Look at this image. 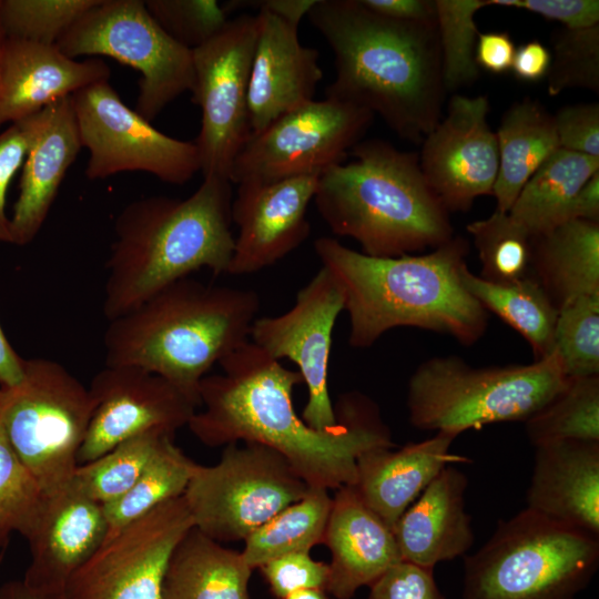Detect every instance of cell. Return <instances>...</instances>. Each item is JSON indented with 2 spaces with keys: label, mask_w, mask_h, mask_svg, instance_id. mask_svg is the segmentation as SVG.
Listing matches in <instances>:
<instances>
[{
  "label": "cell",
  "mask_w": 599,
  "mask_h": 599,
  "mask_svg": "<svg viewBox=\"0 0 599 599\" xmlns=\"http://www.w3.org/2000/svg\"><path fill=\"white\" fill-rule=\"evenodd\" d=\"M219 364L221 374L202 378V410L187 424L205 446L264 445L281 454L309 488L326 490L355 485L363 453L396 446L377 405L357 392L342 395L334 405L335 427H309L293 404V390L303 383L301 374L251 341Z\"/></svg>",
  "instance_id": "6da1fadb"
},
{
  "label": "cell",
  "mask_w": 599,
  "mask_h": 599,
  "mask_svg": "<svg viewBox=\"0 0 599 599\" xmlns=\"http://www.w3.org/2000/svg\"><path fill=\"white\" fill-rule=\"evenodd\" d=\"M307 17L333 54L326 98L378 114L422 144L441 119L446 89L436 21H400L361 0H317Z\"/></svg>",
  "instance_id": "7a4b0ae2"
},
{
  "label": "cell",
  "mask_w": 599,
  "mask_h": 599,
  "mask_svg": "<svg viewBox=\"0 0 599 599\" xmlns=\"http://www.w3.org/2000/svg\"><path fill=\"white\" fill-rule=\"evenodd\" d=\"M314 250L342 292L353 347H369L402 326L447 334L463 345L486 332L487 311L461 282L469 250L461 236L427 254L396 257L369 256L328 236Z\"/></svg>",
  "instance_id": "3957f363"
},
{
  "label": "cell",
  "mask_w": 599,
  "mask_h": 599,
  "mask_svg": "<svg viewBox=\"0 0 599 599\" xmlns=\"http://www.w3.org/2000/svg\"><path fill=\"white\" fill-rule=\"evenodd\" d=\"M231 184L207 176L185 199L145 196L120 211L105 261L102 311L108 321L200 268L226 274L235 240Z\"/></svg>",
  "instance_id": "277c9868"
},
{
  "label": "cell",
  "mask_w": 599,
  "mask_h": 599,
  "mask_svg": "<svg viewBox=\"0 0 599 599\" xmlns=\"http://www.w3.org/2000/svg\"><path fill=\"white\" fill-rule=\"evenodd\" d=\"M258 309L253 290L181 278L109 321L105 365L158 374L200 406L202 378L250 341Z\"/></svg>",
  "instance_id": "5b68a950"
},
{
  "label": "cell",
  "mask_w": 599,
  "mask_h": 599,
  "mask_svg": "<svg viewBox=\"0 0 599 599\" xmlns=\"http://www.w3.org/2000/svg\"><path fill=\"white\" fill-rule=\"evenodd\" d=\"M354 160L326 169L314 203L329 230L364 254L396 257L436 248L454 235L449 212L427 183L419 155L379 140L358 142Z\"/></svg>",
  "instance_id": "8992f818"
},
{
  "label": "cell",
  "mask_w": 599,
  "mask_h": 599,
  "mask_svg": "<svg viewBox=\"0 0 599 599\" xmlns=\"http://www.w3.org/2000/svg\"><path fill=\"white\" fill-rule=\"evenodd\" d=\"M598 565L599 536L526 508L465 558L463 599H576Z\"/></svg>",
  "instance_id": "52a82bcc"
},
{
  "label": "cell",
  "mask_w": 599,
  "mask_h": 599,
  "mask_svg": "<svg viewBox=\"0 0 599 599\" xmlns=\"http://www.w3.org/2000/svg\"><path fill=\"white\" fill-rule=\"evenodd\" d=\"M567 379L555 352L528 365L489 367H474L457 356L433 357L409 378V422L456 436L494 423L526 422Z\"/></svg>",
  "instance_id": "ba28073f"
},
{
  "label": "cell",
  "mask_w": 599,
  "mask_h": 599,
  "mask_svg": "<svg viewBox=\"0 0 599 599\" xmlns=\"http://www.w3.org/2000/svg\"><path fill=\"white\" fill-rule=\"evenodd\" d=\"M93 410L89 386L50 358H24L21 382L1 387V425L43 494L70 483Z\"/></svg>",
  "instance_id": "9c48e42d"
},
{
  "label": "cell",
  "mask_w": 599,
  "mask_h": 599,
  "mask_svg": "<svg viewBox=\"0 0 599 599\" xmlns=\"http://www.w3.org/2000/svg\"><path fill=\"white\" fill-rule=\"evenodd\" d=\"M55 45L72 59L108 57L139 71L134 110L149 122L194 87L192 50L172 39L142 0H99Z\"/></svg>",
  "instance_id": "30bf717a"
},
{
  "label": "cell",
  "mask_w": 599,
  "mask_h": 599,
  "mask_svg": "<svg viewBox=\"0 0 599 599\" xmlns=\"http://www.w3.org/2000/svg\"><path fill=\"white\" fill-rule=\"evenodd\" d=\"M309 487L274 449L226 445L220 460L197 464L183 494L194 528L220 542L244 541Z\"/></svg>",
  "instance_id": "8fae6325"
},
{
  "label": "cell",
  "mask_w": 599,
  "mask_h": 599,
  "mask_svg": "<svg viewBox=\"0 0 599 599\" xmlns=\"http://www.w3.org/2000/svg\"><path fill=\"white\" fill-rule=\"evenodd\" d=\"M82 148L89 151L84 174L103 180L143 172L163 183L183 185L201 171L193 141L166 135L129 108L109 80L71 95Z\"/></svg>",
  "instance_id": "7c38bea8"
},
{
  "label": "cell",
  "mask_w": 599,
  "mask_h": 599,
  "mask_svg": "<svg viewBox=\"0 0 599 599\" xmlns=\"http://www.w3.org/2000/svg\"><path fill=\"white\" fill-rule=\"evenodd\" d=\"M255 40V14H240L192 50V101L202 112L194 142L203 177L230 181L234 160L251 136L247 92Z\"/></svg>",
  "instance_id": "4fadbf2b"
},
{
  "label": "cell",
  "mask_w": 599,
  "mask_h": 599,
  "mask_svg": "<svg viewBox=\"0 0 599 599\" xmlns=\"http://www.w3.org/2000/svg\"><path fill=\"white\" fill-rule=\"evenodd\" d=\"M373 118L369 111L348 103L312 100L251 135L234 160L230 181L241 184L319 176L345 160Z\"/></svg>",
  "instance_id": "5bb4252c"
},
{
  "label": "cell",
  "mask_w": 599,
  "mask_h": 599,
  "mask_svg": "<svg viewBox=\"0 0 599 599\" xmlns=\"http://www.w3.org/2000/svg\"><path fill=\"white\" fill-rule=\"evenodd\" d=\"M193 527L183 496L158 506L108 535L70 577L64 599H162L171 557Z\"/></svg>",
  "instance_id": "9a60e30c"
},
{
  "label": "cell",
  "mask_w": 599,
  "mask_h": 599,
  "mask_svg": "<svg viewBox=\"0 0 599 599\" xmlns=\"http://www.w3.org/2000/svg\"><path fill=\"white\" fill-rule=\"evenodd\" d=\"M344 311L342 292L325 268L296 294L287 312L256 317L250 341L276 361L287 358L297 366L307 387L302 419L309 427L326 430L337 425L328 390V363L333 329Z\"/></svg>",
  "instance_id": "2e32d148"
},
{
  "label": "cell",
  "mask_w": 599,
  "mask_h": 599,
  "mask_svg": "<svg viewBox=\"0 0 599 599\" xmlns=\"http://www.w3.org/2000/svg\"><path fill=\"white\" fill-rule=\"evenodd\" d=\"M89 389L94 410L78 454L79 465L139 435L161 432L174 436L199 407L162 376L133 366L105 365Z\"/></svg>",
  "instance_id": "e0dca14e"
},
{
  "label": "cell",
  "mask_w": 599,
  "mask_h": 599,
  "mask_svg": "<svg viewBox=\"0 0 599 599\" xmlns=\"http://www.w3.org/2000/svg\"><path fill=\"white\" fill-rule=\"evenodd\" d=\"M488 113L486 95L455 94L422 142V172L448 212H466L478 196L493 195L499 151Z\"/></svg>",
  "instance_id": "ac0fdd59"
},
{
  "label": "cell",
  "mask_w": 599,
  "mask_h": 599,
  "mask_svg": "<svg viewBox=\"0 0 599 599\" xmlns=\"http://www.w3.org/2000/svg\"><path fill=\"white\" fill-rule=\"evenodd\" d=\"M318 176L237 184L231 219L238 227L226 271L231 275L256 273L297 248L309 235L306 217Z\"/></svg>",
  "instance_id": "d6986e66"
},
{
  "label": "cell",
  "mask_w": 599,
  "mask_h": 599,
  "mask_svg": "<svg viewBox=\"0 0 599 599\" xmlns=\"http://www.w3.org/2000/svg\"><path fill=\"white\" fill-rule=\"evenodd\" d=\"M103 505L70 480L43 494L37 516L24 535L30 562L23 581L35 589L64 595L70 577L108 536Z\"/></svg>",
  "instance_id": "ffe728a7"
},
{
  "label": "cell",
  "mask_w": 599,
  "mask_h": 599,
  "mask_svg": "<svg viewBox=\"0 0 599 599\" xmlns=\"http://www.w3.org/2000/svg\"><path fill=\"white\" fill-rule=\"evenodd\" d=\"M255 18L256 40L247 92L251 135L314 100L323 78L319 52L300 42V26L262 7Z\"/></svg>",
  "instance_id": "44dd1931"
},
{
  "label": "cell",
  "mask_w": 599,
  "mask_h": 599,
  "mask_svg": "<svg viewBox=\"0 0 599 599\" xmlns=\"http://www.w3.org/2000/svg\"><path fill=\"white\" fill-rule=\"evenodd\" d=\"M21 121L28 131L29 146L10 216L11 244L17 246L28 245L37 237L82 149L71 95Z\"/></svg>",
  "instance_id": "7402d4cb"
},
{
  "label": "cell",
  "mask_w": 599,
  "mask_h": 599,
  "mask_svg": "<svg viewBox=\"0 0 599 599\" xmlns=\"http://www.w3.org/2000/svg\"><path fill=\"white\" fill-rule=\"evenodd\" d=\"M110 77L101 58L72 59L57 45L7 37L0 53V128Z\"/></svg>",
  "instance_id": "603a6c76"
},
{
  "label": "cell",
  "mask_w": 599,
  "mask_h": 599,
  "mask_svg": "<svg viewBox=\"0 0 599 599\" xmlns=\"http://www.w3.org/2000/svg\"><path fill=\"white\" fill-rule=\"evenodd\" d=\"M323 544L332 556L327 591L337 599H351L403 560L393 529L354 486L341 487L332 498Z\"/></svg>",
  "instance_id": "cb8c5ba5"
},
{
  "label": "cell",
  "mask_w": 599,
  "mask_h": 599,
  "mask_svg": "<svg viewBox=\"0 0 599 599\" xmlns=\"http://www.w3.org/2000/svg\"><path fill=\"white\" fill-rule=\"evenodd\" d=\"M527 508L599 536V441L536 447Z\"/></svg>",
  "instance_id": "d4e9b609"
},
{
  "label": "cell",
  "mask_w": 599,
  "mask_h": 599,
  "mask_svg": "<svg viewBox=\"0 0 599 599\" xmlns=\"http://www.w3.org/2000/svg\"><path fill=\"white\" fill-rule=\"evenodd\" d=\"M457 436L438 432L397 450L378 447L357 458L354 485L365 505L394 529L403 512L448 465L469 463L449 451Z\"/></svg>",
  "instance_id": "484cf974"
},
{
  "label": "cell",
  "mask_w": 599,
  "mask_h": 599,
  "mask_svg": "<svg viewBox=\"0 0 599 599\" xmlns=\"http://www.w3.org/2000/svg\"><path fill=\"white\" fill-rule=\"evenodd\" d=\"M467 476L446 466L403 512L393 531L402 559L432 568L465 555L474 544L465 509Z\"/></svg>",
  "instance_id": "4316f807"
},
{
  "label": "cell",
  "mask_w": 599,
  "mask_h": 599,
  "mask_svg": "<svg viewBox=\"0 0 599 599\" xmlns=\"http://www.w3.org/2000/svg\"><path fill=\"white\" fill-rule=\"evenodd\" d=\"M531 275L557 308L599 293V222L569 220L531 237Z\"/></svg>",
  "instance_id": "83f0119b"
},
{
  "label": "cell",
  "mask_w": 599,
  "mask_h": 599,
  "mask_svg": "<svg viewBox=\"0 0 599 599\" xmlns=\"http://www.w3.org/2000/svg\"><path fill=\"white\" fill-rule=\"evenodd\" d=\"M252 570L241 551L193 527L171 557L162 599H250Z\"/></svg>",
  "instance_id": "f1b7e54d"
},
{
  "label": "cell",
  "mask_w": 599,
  "mask_h": 599,
  "mask_svg": "<svg viewBox=\"0 0 599 599\" xmlns=\"http://www.w3.org/2000/svg\"><path fill=\"white\" fill-rule=\"evenodd\" d=\"M495 133L499 169L493 195L496 211L508 213L524 185L560 146L552 114L530 98L514 102Z\"/></svg>",
  "instance_id": "f546056e"
},
{
  "label": "cell",
  "mask_w": 599,
  "mask_h": 599,
  "mask_svg": "<svg viewBox=\"0 0 599 599\" xmlns=\"http://www.w3.org/2000/svg\"><path fill=\"white\" fill-rule=\"evenodd\" d=\"M599 172V158L557 149L524 185L508 214L530 235L546 233L568 221L579 190Z\"/></svg>",
  "instance_id": "4dcf8cb0"
},
{
  "label": "cell",
  "mask_w": 599,
  "mask_h": 599,
  "mask_svg": "<svg viewBox=\"0 0 599 599\" xmlns=\"http://www.w3.org/2000/svg\"><path fill=\"white\" fill-rule=\"evenodd\" d=\"M460 277L466 290L518 332L530 345L535 361L554 353L558 308L530 274L508 283H495L473 274L465 265Z\"/></svg>",
  "instance_id": "1f68e13d"
},
{
  "label": "cell",
  "mask_w": 599,
  "mask_h": 599,
  "mask_svg": "<svg viewBox=\"0 0 599 599\" xmlns=\"http://www.w3.org/2000/svg\"><path fill=\"white\" fill-rule=\"evenodd\" d=\"M332 508L328 490L309 488L244 539L241 551L251 569L291 552H309L323 544Z\"/></svg>",
  "instance_id": "d6a6232c"
},
{
  "label": "cell",
  "mask_w": 599,
  "mask_h": 599,
  "mask_svg": "<svg viewBox=\"0 0 599 599\" xmlns=\"http://www.w3.org/2000/svg\"><path fill=\"white\" fill-rule=\"evenodd\" d=\"M197 463L166 437L134 485L120 498L103 505L108 535L158 506L183 496Z\"/></svg>",
  "instance_id": "836d02e7"
},
{
  "label": "cell",
  "mask_w": 599,
  "mask_h": 599,
  "mask_svg": "<svg viewBox=\"0 0 599 599\" xmlns=\"http://www.w3.org/2000/svg\"><path fill=\"white\" fill-rule=\"evenodd\" d=\"M537 447L558 440L599 441V375L568 377L562 389L525 422Z\"/></svg>",
  "instance_id": "e575fe53"
},
{
  "label": "cell",
  "mask_w": 599,
  "mask_h": 599,
  "mask_svg": "<svg viewBox=\"0 0 599 599\" xmlns=\"http://www.w3.org/2000/svg\"><path fill=\"white\" fill-rule=\"evenodd\" d=\"M170 436L173 437L152 432L126 439L100 457L79 465L71 483L92 500L109 504L134 485L163 440Z\"/></svg>",
  "instance_id": "d590c367"
},
{
  "label": "cell",
  "mask_w": 599,
  "mask_h": 599,
  "mask_svg": "<svg viewBox=\"0 0 599 599\" xmlns=\"http://www.w3.org/2000/svg\"><path fill=\"white\" fill-rule=\"evenodd\" d=\"M481 263L480 277L508 283L530 274L531 235L508 213L496 211L467 225Z\"/></svg>",
  "instance_id": "8d00e7d4"
},
{
  "label": "cell",
  "mask_w": 599,
  "mask_h": 599,
  "mask_svg": "<svg viewBox=\"0 0 599 599\" xmlns=\"http://www.w3.org/2000/svg\"><path fill=\"white\" fill-rule=\"evenodd\" d=\"M436 26L446 91L473 84L479 78L474 60L478 29L475 14L490 0H435Z\"/></svg>",
  "instance_id": "74e56055"
},
{
  "label": "cell",
  "mask_w": 599,
  "mask_h": 599,
  "mask_svg": "<svg viewBox=\"0 0 599 599\" xmlns=\"http://www.w3.org/2000/svg\"><path fill=\"white\" fill-rule=\"evenodd\" d=\"M554 352L567 377L599 375V293L558 308Z\"/></svg>",
  "instance_id": "f35d334b"
},
{
  "label": "cell",
  "mask_w": 599,
  "mask_h": 599,
  "mask_svg": "<svg viewBox=\"0 0 599 599\" xmlns=\"http://www.w3.org/2000/svg\"><path fill=\"white\" fill-rule=\"evenodd\" d=\"M99 0H0L6 35L55 45Z\"/></svg>",
  "instance_id": "ab89813d"
},
{
  "label": "cell",
  "mask_w": 599,
  "mask_h": 599,
  "mask_svg": "<svg viewBox=\"0 0 599 599\" xmlns=\"http://www.w3.org/2000/svg\"><path fill=\"white\" fill-rule=\"evenodd\" d=\"M547 91L556 97L567 89L599 92V23L554 32Z\"/></svg>",
  "instance_id": "60d3db41"
},
{
  "label": "cell",
  "mask_w": 599,
  "mask_h": 599,
  "mask_svg": "<svg viewBox=\"0 0 599 599\" xmlns=\"http://www.w3.org/2000/svg\"><path fill=\"white\" fill-rule=\"evenodd\" d=\"M43 491L10 445L0 422V547L30 529Z\"/></svg>",
  "instance_id": "b9f144b4"
},
{
  "label": "cell",
  "mask_w": 599,
  "mask_h": 599,
  "mask_svg": "<svg viewBox=\"0 0 599 599\" xmlns=\"http://www.w3.org/2000/svg\"><path fill=\"white\" fill-rule=\"evenodd\" d=\"M145 6L172 39L191 50L220 32L234 11L231 1L216 0H148Z\"/></svg>",
  "instance_id": "7bdbcfd3"
},
{
  "label": "cell",
  "mask_w": 599,
  "mask_h": 599,
  "mask_svg": "<svg viewBox=\"0 0 599 599\" xmlns=\"http://www.w3.org/2000/svg\"><path fill=\"white\" fill-rule=\"evenodd\" d=\"M258 569L278 599L303 589L327 591L329 566L314 560L309 552L286 554L265 562Z\"/></svg>",
  "instance_id": "ee69618b"
},
{
  "label": "cell",
  "mask_w": 599,
  "mask_h": 599,
  "mask_svg": "<svg viewBox=\"0 0 599 599\" xmlns=\"http://www.w3.org/2000/svg\"><path fill=\"white\" fill-rule=\"evenodd\" d=\"M367 599H446L434 569L402 560L387 569L370 586Z\"/></svg>",
  "instance_id": "f6af8a7d"
},
{
  "label": "cell",
  "mask_w": 599,
  "mask_h": 599,
  "mask_svg": "<svg viewBox=\"0 0 599 599\" xmlns=\"http://www.w3.org/2000/svg\"><path fill=\"white\" fill-rule=\"evenodd\" d=\"M552 116L561 149L599 158L597 102L564 105Z\"/></svg>",
  "instance_id": "bcb514c9"
},
{
  "label": "cell",
  "mask_w": 599,
  "mask_h": 599,
  "mask_svg": "<svg viewBox=\"0 0 599 599\" xmlns=\"http://www.w3.org/2000/svg\"><path fill=\"white\" fill-rule=\"evenodd\" d=\"M29 146V135L22 121L0 132V243L11 244L10 216L7 214V193L14 175L21 170Z\"/></svg>",
  "instance_id": "7dc6e473"
},
{
  "label": "cell",
  "mask_w": 599,
  "mask_h": 599,
  "mask_svg": "<svg viewBox=\"0 0 599 599\" xmlns=\"http://www.w3.org/2000/svg\"><path fill=\"white\" fill-rule=\"evenodd\" d=\"M490 6L527 10L568 29L599 23L598 0H490Z\"/></svg>",
  "instance_id": "c3c4849f"
},
{
  "label": "cell",
  "mask_w": 599,
  "mask_h": 599,
  "mask_svg": "<svg viewBox=\"0 0 599 599\" xmlns=\"http://www.w3.org/2000/svg\"><path fill=\"white\" fill-rule=\"evenodd\" d=\"M516 45L507 31L478 33L474 60L478 68L495 74L511 69Z\"/></svg>",
  "instance_id": "681fc988"
},
{
  "label": "cell",
  "mask_w": 599,
  "mask_h": 599,
  "mask_svg": "<svg viewBox=\"0 0 599 599\" xmlns=\"http://www.w3.org/2000/svg\"><path fill=\"white\" fill-rule=\"evenodd\" d=\"M551 63V52L538 40H530L516 48L511 71L524 82H537L546 78Z\"/></svg>",
  "instance_id": "f907efd6"
},
{
  "label": "cell",
  "mask_w": 599,
  "mask_h": 599,
  "mask_svg": "<svg viewBox=\"0 0 599 599\" xmlns=\"http://www.w3.org/2000/svg\"><path fill=\"white\" fill-rule=\"evenodd\" d=\"M361 2L367 9L390 19L436 21L435 3L430 0H361Z\"/></svg>",
  "instance_id": "816d5d0a"
},
{
  "label": "cell",
  "mask_w": 599,
  "mask_h": 599,
  "mask_svg": "<svg viewBox=\"0 0 599 599\" xmlns=\"http://www.w3.org/2000/svg\"><path fill=\"white\" fill-rule=\"evenodd\" d=\"M569 220L599 222V172L585 183L572 200L568 211Z\"/></svg>",
  "instance_id": "f5cc1de1"
},
{
  "label": "cell",
  "mask_w": 599,
  "mask_h": 599,
  "mask_svg": "<svg viewBox=\"0 0 599 599\" xmlns=\"http://www.w3.org/2000/svg\"><path fill=\"white\" fill-rule=\"evenodd\" d=\"M24 358L20 357L8 338L0 324V385L9 388L18 385L23 377Z\"/></svg>",
  "instance_id": "db71d44e"
},
{
  "label": "cell",
  "mask_w": 599,
  "mask_h": 599,
  "mask_svg": "<svg viewBox=\"0 0 599 599\" xmlns=\"http://www.w3.org/2000/svg\"><path fill=\"white\" fill-rule=\"evenodd\" d=\"M317 0H264L252 1L253 6L266 8L287 21L300 26Z\"/></svg>",
  "instance_id": "11a10c76"
},
{
  "label": "cell",
  "mask_w": 599,
  "mask_h": 599,
  "mask_svg": "<svg viewBox=\"0 0 599 599\" xmlns=\"http://www.w3.org/2000/svg\"><path fill=\"white\" fill-rule=\"evenodd\" d=\"M0 599H64V595L32 588L23 580H10L0 585Z\"/></svg>",
  "instance_id": "9f6ffc18"
},
{
  "label": "cell",
  "mask_w": 599,
  "mask_h": 599,
  "mask_svg": "<svg viewBox=\"0 0 599 599\" xmlns=\"http://www.w3.org/2000/svg\"><path fill=\"white\" fill-rule=\"evenodd\" d=\"M283 599H329L322 589H303L295 591Z\"/></svg>",
  "instance_id": "6f0895ef"
},
{
  "label": "cell",
  "mask_w": 599,
  "mask_h": 599,
  "mask_svg": "<svg viewBox=\"0 0 599 599\" xmlns=\"http://www.w3.org/2000/svg\"><path fill=\"white\" fill-rule=\"evenodd\" d=\"M6 38H7V35H6V32H4V28H3L2 19H1V13H0V53H1V49H2V45L4 43Z\"/></svg>",
  "instance_id": "680465c9"
},
{
  "label": "cell",
  "mask_w": 599,
  "mask_h": 599,
  "mask_svg": "<svg viewBox=\"0 0 599 599\" xmlns=\"http://www.w3.org/2000/svg\"><path fill=\"white\" fill-rule=\"evenodd\" d=\"M3 559H4V552H0V567L3 562Z\"/></svg>",
  "instance_id": "91938a15"
},
{
  "label": "cell",
  "mask_w": 599,
  "mask_h": 599,
  "mask_svg": "<svg viewBox=\"0 0 599 599\" xmlns=\"http://www.w3.org/2000/svg\"><path fill=\"white\" fill-rule=\"evenodd\" d=\"M0 389H1V385H0Z\"/></svg>",
  "instance_id": "94428289"
}]
</instances>
